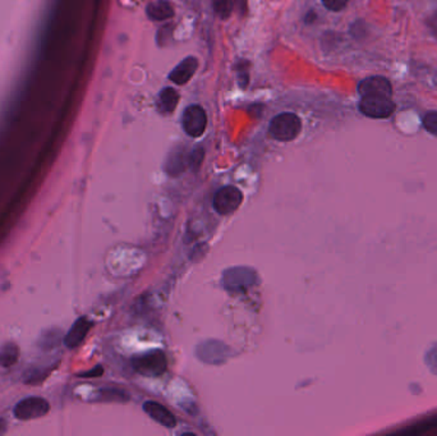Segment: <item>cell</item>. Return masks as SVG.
<instances>
[{"label":"cell","mask_w":437,"mask_h":436,"mask_svg":"<svg viewBox=\"0 0 437 436\" xmlns=\"http://www.w3.org/2000/svg\"><path fill=\"white\" fill-rule=\"evenodd\" d=\"M302 131V122L299 116L284 111L274 116L269 126V133L274 140L280 142H290L296 140Z\"/></svg>","instance_id":"cell-1"},{"label":"cell","mask_w":437,"mask_h":436,"mask_svg":"<svg viewBox=\"0 0 437 436\" xmlns=\"http://www.w3.org/2000/svg\"><path fill=\"white\" fill-rule=\"evenodd\" d=\"M221 282L228 292L233 293L245 292L247 289L251 288L256 284L258 274L255 270L248 266H233L224 271Z\"/></svg>","instance_id":"cell-2"},{"label":"cell","mask_w":437,"mask_h":436,"mask_svg":"<svg viewBox=\"0 0 437 436\" xmlns=\"http://www.w3.org/2000/svg\"><path fill=\"white\" fill-rule=\"evenodd\" d=\"M132 366L135 371L143 376L157 378L167 371V359L162 351H153L135 357L132 361Z\"/></svg>","instance_id":"cell-3"},{"label":"cell","mask_w":437,"mask_h":436,"mask_svg":"<svg viewBox=\"0 0 437 436\" xmlns=\"http://www.w3.org/2000/svg\"><path fill=\"white\" fill-rule=\"evenodd\" d=\"M49 410H50V404L45 398L33 396V397L23 398L22 400L16 404L13 415L18 420L28 421V420H36L40 417L45 416Z\"/></svg>","instance_id":"cell-4"},{"label":"cell","mask_w":437,"mask_h":436,"mask_svg":"<svg viewBox=\"0 0 437 436\" xmlns=\"http://www.w3.org/2000/svg\"><path fill=\"white\" fill-rule=\"evenodd\" d=\"M242 201H243V193L239 188L234 186H226L220 188L218 192L215 193L214 200H212V206L215 212L220 215H229L242 205Z\"/></svg>","instance_id":"cell-5"},{"label":"cell","mask_w":437,"mask_h":436,"mask_svg":"<svg viewBox=\"0 0 437 436\" xmlns=\"http://www.w3.org/2000/svg\"><path fill=\"white\" fill-rule=\"evenodd\" d=\"M360 110L362 114L373 118V119H384L389 118L395 110V104L390 97H365L360 103Z\"/></svg>","instance_id":"cell-6"},{"label":"cell","mask_w":437,"mask_h":436,"mask_svg":"<svg viewBox=\"0 0 437 436\" xmlns=\"http://www.w3.org/2000/svg\"><path fill=\"white\" fill-rule=\"evenodd\" d=\"M182 126L187 135L193 138H197L205 133L207 126V116L204 108L199 105H191L188 107L182 118Z\"/></svg>","instance_id":"cell-7"},{"label":"cell","mask_w":437,"mask_h":436,"mask_svg":"<svg viewBox=\"0 0 437 436\" xmlns=\"http://www.w3.org/2000/svg\"><path fill=\"white\" fill-rule=\"evenodd\" d=\"M358 92L362 97H390L392 94V84L385 77H368L360 81Z\"/></svg>","instance_id":"cell-8"},{"label":"cell","mask_w":437,"mask_h":436,"mask_svg":"<svg viewBox=\"0 0 437 436\" xmlns=\"http://www.w3.org/2000/svg\"><path fill=\"white\" fill-rule=\"evenodd\" d=\"M231 352V348L226 347L224 343L209 340L206 343H202L197 349L199 359L205 362L210 364H221L228 359Z\"/></svg>","instance_id":"cell-9"},{"label":"cell","mask_w":437,"mask_h":436,"mask_svg":"<svg viewBox=\"0 0 437 436\" xmlns=\"http://www.w3.org/2000/svg\"><path fill=\"white\" fill-rule=\"evenodd\" d=\"M91 327H92V322L86 316L78 317L77 320L73 322V325L68 330V333L65 334V347L70 348V349L77 348L86 339Z\"/></svg>","instance_id":"cell-10"},{"label":"cell","mask_w":437,"mask_h":436,"mask_svg":"<svg viewBox=\"0 0 437 436\" xmlns=\"http://www.w3.org/2000/svg\"><path fill=\"white\" fill-rule=\"evenodd\" d=\"M143 410L154 421L160 423L164 427L173 429V427H175V425H177L175 416H174L170 410H167L165 405H162L161 403H157V402H154V400H148V402L143 403Z\"/></svg>","instance_id":"cell-11"},{"label":"cell","mask_w":437,"mask_h":436,"mask_svg":"<svg viewBox=\"0 0 437 436\" xmlns=\"http://www.w3.org/2000/svg\"><path fill=\"white\" fill-rule=\"evenodd\" d=\"M199 68V60L194 57L183 59L169 75V80L177 85H186Z\"/></svg>","instance_id":"cell-12"},{"label":"cell","mask_w":437,"mask_h":436,"mask_svg":"<svg viewBox=\"0 0 437 436\" xmlns=\"http://www.w3.org/2000/svg\"><path fill=\"white\" fill-rule=\"evenodd\" d=\"M189 167V154H187L183 148H175L170 154L167 155L165 161V172L172 177H177Z\"/></svg>","instance_id":"cell-13"},{"label":"cell","mask_w":437,"mask_h":436,"mask_svg":"<svg viewBox=\"0 0 437 436\" xmlns=\"http://www.w3.org/2000/svg\"><path fill=\"white\" fill-rule=\"evenodd\" d=\"M148 18L153 21L170 20L174 16V8L167 0H156L146 8Z\"/></svg>","instance_id":"cell-14"},{"label":"cell","mask_w":437,"mask_h":436,"mask_svg":"<svg viewBox=\"0 0 437 436\" xmlns=\"http://www.w3.org/2000/svg\"><path fill=\"white\" fill-rule=\"evenodd\" d=\"M179 102L178 92L172 87H165L160 91L157 99V109L162 114H172Z\"/></svg>","instance_id":"cell-15"},{"label":"cell","mask_w":437,"mask_h":436,"mask_svg":"<svg viewBox=\"0 0 437 436\" xmlns=\"http://www.w3.org/2000/svg\"><path fill=\"white\" fill-rule=\"evenodd\" d=\"M20 359V348L14 343H6L0 347V366L8 369L17 364Z\"/></svg>","instance_id":"cell-16"},{"label":"cell","mask_w":437,"mask_h":436,"mask_svg":"<svg viewBox=\"0 0 437 436\" xmlns=\"http://www.w3.org/2000/svg\"><path fill=\"white\" fill-rule=\"evenodd\" d=\"M99 400L103 402H126L128 400V394L126 391H119L116 388H106L99 391Z\"/></svg>","instance_id":"cell-17"},{"label":"cell","mask_w":437,"mask_h":436,"mask_svg":"<svg viewBox=\"0 0 437 436\" xmlns=\"http://www.w3.org/2000/svg\"><path fill=\"white\" fill-rule=\"evenodd\" d=\"M233 4V0H212L214 11L223 20H226L232 14Z\"/></svg>","instance_id":"cell-18"},{"label":"cell","mask_w":437,"mask_h":436,"mask_svg":"<svg viewBox=\"0 0 437 436\" xmlns=\"http://www.w3.org/2000/svg\"><path fill=\"white\" fill-rule=\"evenodd\" d=\"M204 158H205V151L202 148H194L189 154V167L192 168L193 172L199 170L204 161Z\"/></svg>","instance_id":"cell-19"},{"label":"cell","mask_w":437,"mask_h":436,"mask_svg":"<svg viewBox=\"0 0 437 436\" xmlns=\"http://www.w3.org/2000/svg\"><path fill=\"white\" fill-rule=\"evenodd\" d=\"M424 129H427L430 133L437 136V111H431L426 114L424 119Z\"/></svg>","instance_id":"cell-20"},{"label":"cell","mask_w":437,"mask_h":436,"mask_svg":"<svg viewBox=\"0 0 437 436\" xmlns=\"http://www.w3.org/2000/svg\"><path fill=\"white\" fill-rule=\"evenodd\" d=\"M323 7L331 12H341L347 7L349 0H321Z\"/></svg>","instance_id":"cell-21"},{"label":"cell","mask_w":437,"mask_h":436,"mask_svg":"<svg viewBox=\"0 0 437 436\" xmlns=\"http://www.w3.org/2000/svg\"><path fill=\"white\" fill-rule=\"evenodd\" d=\"M103 367H101V366H97V367H95L94 370L84 372V374H81L79 376H82V378H97V376H101V375H103Z\"/></svg>","instance_id":"cell-22"},{"label":"cell","mask_w":437,"mask_h":436,"mask_svg":"<svg viewBox=\"0 0 437 436\" xmlns=\"http://www.w3.org/2000/svg\"><path fill=\"white\" fill-rule=\"evenodd\" d=\"M7 431V423L4 418H0V435Z\"/></svg>","instance_id":"cell-23"},{"label":"cell","mask_w":437,"mask_h":436,"mask_svg":"<svg viewBox=\"0 0 437 436\" xmlns=\"http://www.w3.org/2000/svg\"><path fill=\"white\" fill-rule=\"evenodd\" d=\"M316 18V14L314 13V12H309V14H307V17H306V22H307V23H312V21L315 20Z\"/></svg>","instance_id":"cell-24"}]
</instances>
